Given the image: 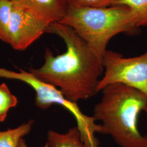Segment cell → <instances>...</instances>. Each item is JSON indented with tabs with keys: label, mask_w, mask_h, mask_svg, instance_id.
<instances>
[{
	"label": "cell",
	"mask_w": 147,
	"mask_h": 147,
	"mask_svg": "<svg viewBox=\"0 0 147 147\" xmlns=\"http://www.w3.org/2000/svg\"><path fill=\"white\" fill-rule=\"evenodd\" d=\"M47 32L57 35L67 50L55 56L46 49L44 63L30 72L43 82L57 88L68 100L77 102L94 96L104 70L102 59L71 27L59 22L49 25Z\"/></svg>",
	"instance_id": "cell-1"
},
{
	"label": "cell",
	"mask_w": 147,
	"mask_h": 147,
	"mask_svg": "<svg viewBox=\"0 0 147 147\" xmlns=\"http://www.w3.org/2000/svg\"><path fill=\"white\" fill-rule=\"evenodd\" d=\"M95 106L93 117L102 122V134L110 135L121 147H147V135L138 129V117L147 112V95L125 84L106 86Z\"/></svg>",
	"instance_id": "cell-2"
},
{
	"label": "cell",
	"mask_w": 147,
	"mask_h": 147,
	"mask_svg": "<svg viewBox=\"0 0 147 147\" xmlns=\"http://www.w3.org/2000/svg\"><path fill=\"white\" fill-rule=\"evenodd\" d=\"M71 27L102 59L111 39L121 33H135V16L125 5L96 8L79 5L69 0L63 19L58 22Z\"/></svg>",
	"instance_id": "cell-3"
},
{
	"label": "cell",
	"mask_w": 147,
	"mask_h": 147,
	"mask_svg": "<svg viewBox=\"0 0 147 147\" xmlns=\"http://www.w3.org/2000/svg\"><path fill=\"white\" fill-rule=\"evenodd\" d=\"M0 78L21 81L31 86L36 92L34 104L42 110H46L53 104L62 106L75 118L81 140L86 147H100V143L95 137V134H102L101 125L95 123L96 120L93 116L84 114L77 102L67 99L57 88L43 82L31 72L22 69L16 72L0 68Z\"/></svg>",
	"instance_id": "cell-4"
},
{
	"label": "cell",
	"mask_w": 147,
	"mask_h": 147,
	"mask_svg": "<svg viewBox=\"0 0 147 147\" xmlns=\"http://www.w3.org/2000/svg\"><path fill=\"white\" fill-rule=\"evenodd\" d=\"M102 64L105 74L98 83V92L109 84L120 83L147 95V51L139 56L125 58L119 53L107 50Z\"/></svg>",
	"instance_id": "cell-5"
},
{
	"label": "cell",
	"mask_w": 147,
	"mask_h": 147,
	"mask_svg": "<svg viewBox=\"0 0 147 147\" xmlns=\"http://www.w3.org/2000/svg\"><path fill=\"white\" fill-rule=\"evenodd\" d=\"M49 25L27 5L13 2L7 44L25 50L47 32Z\"/></svg>",
	"instance_id": "cell-6"
},
{
	"label": "cell",
	"mask_w": 147,
	"mask_h": 147,
	"mask_svg": "<svg viewBox=\"0 0 147 147\" xmlns=\"http://www.w3.org/2000/svg\"><path fill=\"white\" fill-rule=\"evenodd\" d=\"M69 0H22L27 5L49 24L61 21L68 10Z\"/></svg>",
	"instance_id": "cell-7"
},
{
	"label": "cell",
	"mask_w": 147,
	"mask_h": 147,
	"mask_svg": "<svg viewBox=\"0 0 147 147\" xmlns=\"http://www.w3.org/2000/svg\"><path fill=\"white\" fill-rule=\"evenodd\" d=\"M47 143L49 147H86L81 140L77 126L70 128L64 134L49 130Z\"/></svg>",
	"instance_id": "cell-8"
},
{
	"label": "cell",
	"mask_w": 147,
	"mask_h": 147,
	"mask_svg": "<svg viewBox=\"0 0 147 147\" xmlns=\"http://www.w3.org/2000/svg\"><path fill=\"white\" fill-rule=\"evenodd\" d=\"M33 123L31 120L14 129L0 131V147H18L20 139L31 131Z\"/></svg>",
	"instance_id": "cell-9"
},
{
	"label": "cell",
	"mask_w": 147,
	"mask_h": 147,
	"mask_svg": "<svg viewBox=\"0 0 147 147\" xmlns=\"http://www.w3.org/2000/svg\"><path fill=\"white\" fill-rule=\"evenodd\" d=\"M118 5H125L131 10L137 27L147 26V0H121Z\"/></svg>",
	"instance_id": "cell-10"
},
{
	"label": "cell",
	"mask_w": 147,
	"mask_h": 147,
	"mask_svg": "<svg viewBox=\"0 0 147 147\" xmlns=\"http://www.w3.org/2000/svg\"><path fill=\"white\" fill-rule=\"evenodd\" d=\"M12 5L11 0H0V40L5 43H8Z\"/></svg>",
	"instance_id": "cell-11"
},
{
	"label": "cell",
	"mask_w": 147,
	"mask_h": 147,
	"mask_svg": "<svg viewBox=\"0 0 147 147\" xmlns=\"http://www.w3.org/2000/svg\"><path fill=\"white\" fill-rule=\"evenodd\" d=\"M18 103L17 98L11 93L7 86L0 85V121H5L9 109L16 107Z\"/></svg>",
	"instance_id": "cell-12"
},
{
	"label": "cell",
	"mask_w": 147,
	"mask_h": 147,
	"mask_svg": "<svg viewBox=\"0 0 147 147\" xmlns=\"http://www.w3.org/2000/svg\"><path fill=\"white\" fill-rule=\"evenodd\" d=\"M78 5L90 7H109L117 5L121 0H74Z\"/></svg>",
	"instance_id": "cell-13"
},
{
	"label": "cell",
	"mask_w": 147,
	"mask_h": 147,
	"mask_svg": "<svg viewBox=\"0 0 147 147\" xmlns=\"http://www.w3.org/2000/svg\"><path fill=\"white\" fill-rule=\"evenodd\" d=\"M18 147H28L27 145L26 142L25 141V140L22 138L20 139V140L19 141V144H18ZM44 147H49L48 145H47V143H46V144L45 145V146Z\"/></svg>",
	"instance_id": "cell-14"
},
{
	"label": "cell",
	"mask_w": 147,
	"mask_h": 147,
	"mask_svg": "<svg viewBox=\"0 0 147 147\" xmlns=\"http://www.w3.org/2000/svg\"><path fill=\"white\" fill-rule=\"evenodd\" d=\"M13 2H19V3H21L22 0H11Z\"/></svg>",
	"instance_id": "cell-15"
}]
</instances>
